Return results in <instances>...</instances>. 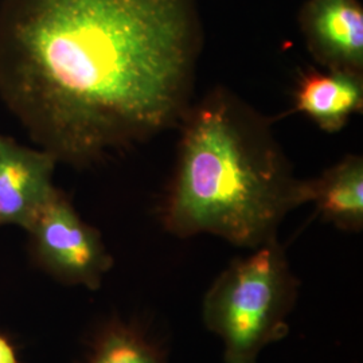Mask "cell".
Wrapping results in <instances>:
<instances>
[{
  "instance_id": "10",
  "label": "cell",
  "mask_w": 363,
  "mask_h": 363,
  "mask_svg": "<svg viewBox=\"0 0 363 363\" xmlns=\"http://www.w3.org/2000/svg\"><path fill=\"white\" fill-rule=\"evenodd\" d=\"M0 363H18L13 345L3 335H0Z\"/></svg>"
},
{
  "instance_id": "7",
  "label": "cell",
  "mask_w": 363,
  "mask_h": 363,
  "mask_svg": "<svg viewBox=\"0 0 363 363\" xmlns=\"http://www.w3.org/2000/svg\"><path fill=\"white\" fill-rule=\"evenodd\" d=\"M295 111L325 132H339L363 109V76L337 70L301 74L294 96Z\"/></svg>"
},
{
  "instance_id": "6",
  "label": "cell",
  "mask_w": 363,
  "mask_h": 363,
  "mask_svg": "<svg viewBox=\"0 0 363 363\" xmlns=\"http://www.w3.org/2000/svg\"><path fill=\"white\" fill-rule=\"evenodd\" d=\"M57 160L0 135V226L26 229L54 193Z\"/></svg>"
},
{
  "instance_id": "9",
  "label": "cell",
  "mask_w": 363,
  "mask_h": 363,
  "mask_svg": "<svg viewBox=\"0 0 363 363\" xmlns=\"http://www.w3.org/2000/svg\"><path fill=\"white\" fill-rule=\"evenodd\" d=\"M86 363H166L163 354L130 325L115 323L101 333Z\"/></svg>"
},
{
  "instance_id": "4",
  "label": "cell",
  "mask_w": 363,
  "mask_h": 363,
  "mask_svg": "<svg viewBox=\"0 0 363 363\" xmlns=\"http://www.w3.org/2000/svg\"><path fill=\"white\" fill-rule=\"evenodd\" d=\"M25 230L34 261L64 284L97 289L113 265L100 232L57 187Z\"/></svg>"
},
{
  "instance_id": "2",
  "label": "cell",
  "mask_w": 363,
  "mask_h": 363,
  "mask_svg": "<svg viewBox=\"0 0 363 363\" xmlns=\"http://www.w3.org/2000/svg\"><path fill=\"white\" fill-rule=\"evenodd\" d=\"M178 157L162 208L177 237L213 234L235 247L276 238L286 214L307 201L306 181L268 117L225 86L193 101L177 127Z\"/></svg>"
},
{
  "instance_id": "1",
  "label": "cell",
  "mask_w": 363,
  "mask_h": 363,
  "mask_svg": "<svg viewBox=\"0 0 363 363\" xmlns=\"http://www.w3.org/2000/svg\"><path fill=\"white\" fill-rule=\"evenodd\" d=\"M202 46L196 0H0V100L86 169L178 127Z\"/></svg>"
},
{
  "instance_id": "3",
  "label": "cell",
  "mask_w": 363,
  "mask_h": 363,
  "mask_svg": "<svg viewBox=\"0 0 363 363\" xmlns=\"http://www.w3.org/2000/svg\"><path fill=\"white\" fill-rule=\"evenodd\" d=\"M296 291L277 237L220 273L205 298L203 319L222 339L226 363H256L267 345L286 337Z\"/></svg>"
},
{
  "instance_id": "5",
  "label": "cell",
  "mask_w": 363,
  "mask_h": 363,
  "mask_svg": "<svg viewBox=\"0 0 363 363\" xmlns=\"http://www.w3.org/2000/svg\"><path fill=\"white\" fill-rule=\"evenodd\" d=\"M298 23L313 60L327 70L363 76V7L359 0H307Z\"/></svg>"
},
{
  "instance_id": "8",
  "label": "cell",
  "mask_w": 363,
  "mask_h": 363,
  "mask_svg": "<svg viewBox=\"0 0 363 363\" xmlns=\"http://www.w3.org/2000/svg\"><path fill=\"white\" fill-rule=\"evenodd\" d=\"M307 201L323 220L345 232L363 229V157L346 155L319 177L306 181Z\"/></svg>"
}]
</instances>
